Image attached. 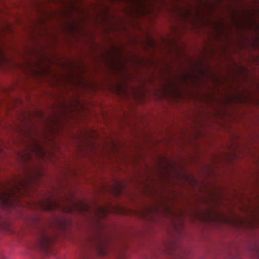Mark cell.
Here are the masks:
<instances>
[{"mask_svg":"<svg viewBox=\"0 0 259 259\" xmlns=\"http://www.w3.org/2000/svg\"><path fill=\"white\" fill-rule=\"evenodd\" d=\"M103 61L108 68L114 72L119 71L123 68V59L119 50L112 48L103 55Z\"/></svg>","mask_w":259,"mask_h":259,"instance_id":"obj_1","label":"cell"},{"mask_svg":"<svg viewBox=\"0 0 259 259\" xmlns=\"http://www.w3.org/2000/svg\"><path fill=\"white\" fill-rule=\"evenodd\" d=\"M122 188L120 184H115L112 188V193L115 196H118L121 193Z\"/></svg>","mask_w":259,"mask_h":259,"instance_id":"obj_2","label":"cell"}]
</instances>
